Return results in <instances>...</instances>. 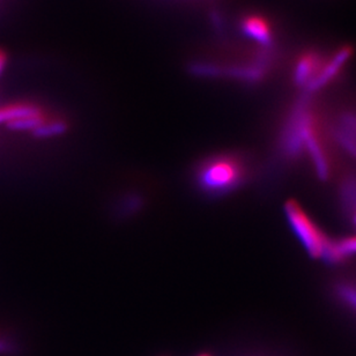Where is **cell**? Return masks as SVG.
Returning a JSON list of instances; mask_svg holds the SVG:
<instances>
[{
    "mask_svg": "<svg viewBox=\"0 0 356 356\" xmlns=\"http://www.w3.org/2000/svg\"><path fill=\"white\" fill-rule=\"evenodd\" d=\"M316 95L302 94L288 109L277 136V154L284 163L308 162L315 175L327 181L333 172L332 148Z\"/></svg>",
    "mask_w": 356,
    "mask_h": 356,
    "instance_id": "1",
    "label": "cell"
},
{
    "mask_svg": "<svg viewBox=\"0 0 356 356\" xmlns=\"http://www.w3.org/2000/svg\"><path fill=\"white\" fill-rule=\"evenodd\" d=\"M353 49L348 45L333 48H310L298 55L293 69V80L303 95H316L343 78Z\"/></svg>",
    "mask_w": 356,
    "mask_h": 356,
    "instance_id": "2",
    "label": "cell"
},
{
    "mask_svg": "<svg viewBox=\"0 0 356 356\" xmlns=\"http://www.w3.org/2000/svg\"><path fill=\"white\" fill-rule=\"evenodd\" d=\"M250 172L242 155L228 153L204 162L199 168L198 181L206 191L225 195L241 188L248 181Z\"/></svg>",
    "mask_w": 356,
    "mask_h": 356,
    "instance_id": "3",
    "label": "cell"
},
{
    "mask_svg": "<svg viewBox=\"0 0 356 356\" xmlns=\"http://www.w3.org/2000/svg\"><path fill=\"white\" fill-rule=\"evenodd\" d=\"M284 216L298 242L307 254L314 259H322L331 243V237L326 235L312 216L296 200H288L284 205Z\"/></svg>",
    "mask_w": 356,
    "mask_h": 356,
    "instance_id": "4",
    "label": "cell"
},
{
    "mask_svg": "<svg viewBox=\"0 0 356 356\" xmlns=\"http://www.w3.org/2000/svg\"><path fill=\"white\" fill-rule=\"evenodd\" d=\"M323 118L331 147L356 160V106L340 110L329 118L323 113Z\"/></svg>",
    "mask_w": 356,
    "mask_h": 356,
    "instance_id": "5",
    "label": "cell"
},
{
    "mask_svg": "<svg viewBox=\"0 0 356 356\" xmlns=\"http://www.w3.org/2000/svg\"><path fill=\"white\" fill-rule=\"evenodd\" d=\"M356 257V235H346L332 238L323 261L327 264L339 265Z\"/></svg>",
    "mask_w": 356,
    "mask_h": 356,
    "instance_id": "6",
    "label": "cell"
},
{
    "mask_svg": "<svg viewBox=\"0 0 356 356\" xmlns=\"http://www.w3.org/2000/svg\"><path fill=\"white\" fill-rule=\"evenodd\" d=\"M14 345L5 337L0 336V355L13 353Z\"/></svg>",
    "mask_w": 356,
    "mask_h": 356,
    "instance_id": "7",
    "label": "cell"
},
{
    "mask_svg": "<svg viewBox=\"0 0 356 356\" xmlns=\"http://www.w3.org/2000/svg\"><path fill=\"white\" fill-rule=\"evenodd\" d=\"M7 57L5 52L0 51V73L3 72V67L6 65Z\"/></svg>",
    "mask_w": 356,
    "mask_h": 356,
    "instance_id": "8",
    "label": "cell"
}]
</instances>
